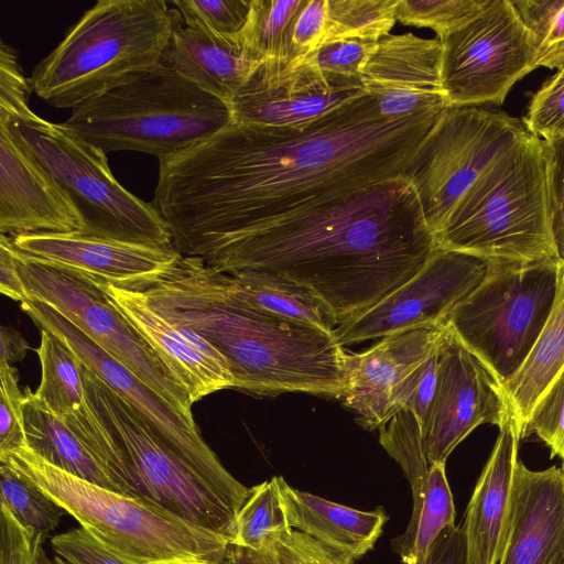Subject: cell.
<instances>
[{
	"label": "cell",
	"instance_id": "53",
	"mask_svg": "<svg viewBox=\"0 0 564 564\" xmlns=\"http://www.w3.org/2000/svg\"><path fill=\"white\" fill-rule=\"evenodd\" d=\"M29 349L28 341L11 326L0 328V364L9 365L22 360Z\"/></svg>",
	"mask_w": 564,
	"mask_h": 564
},
{
	"label": "cell",
	"instance_id": "10",
	"mask_svg": "<svg viewBox=\"0 0 564 564\" xmlns=\"http://www.w3.org/2000/svg\"><path fill=\"white\" fill-rule=\"evenodd\" d=\"M528 132L522 120L478 106L440 112L403 173L434 236L479 175Z\"/></svg>",
	"mask_w": 564,
	"mask_h": 564
},
{
	"label": "cell",
	"instance_id": "20",
	"mask_svg": "<svg viewBox=\"0 0 564 564\" xmlns=\"http://www.w3.org/2000/svg\"><path fill=\"white\" fill-rule=\"evenodd\" d=\"M441 70V41L405 32L379 40L359 76L380 115L400 119L447 107Z\"/></svg>",
	"mask_w": 564,
	"mask_h": 564
},
{
	"label": "cell",
	"instance_id": "2",
	"mask_svg": "<svg viewBox=\"0 0 564 564\" xmlns=\"http://www.w3.org/2000/svg\"><path fill=\"white\" fill-rule=\"evenodd\" d=\"M435 249L416 191L401 174L274 221L203 261L306 288L341 324L410 280Z\"/></svg>",
	"mask_w": 564,
	"mask_h": 564
},
{
	"label": "cell",
	"instance_id": "8",
	"mask_svg": "<svg viewBox=\"0 0 564 564\" xmlns=\"http://www.w3.org/2000/svg\"><path fill=\"white\" fill-rule=\"evenodd\" d=\"M51 174L84 221L83 235L158 247L173 246L153 204L127 191L110 171L106 153L64 123L31 113L7 123Z\"/></svg>",
	"mask_w": 564,
	"mask_h": 564
},
{
	"label": "cell",
	"instance_id": "17",
	"mask_svg": "<svg viewBox=\"0 0 564 564\" xmlns=\"http://www.w3.org/2000/svg\"><path fill=\"white\" fill-rule=\"evenodd\" d=\"M509 419L501 384L448 328L438 349L434 395L422 423L429 463L445 464L476 427L486 423L500 427Z\"/></svg>",
	"mask_w": 564,
	"mask_h": 564
},
{
	"label": "cell",
	"instance_id": "23",
	"mask_svg": "<svg viewBox=\"0 0 564 564\" xmlns=\"http://www.w3.org/2000/svg\"><path fill=\"white\" fill-rule=\"evenodd\" d=\"M447 330L446 324L406 328L381 337L365 351L347 352L341 399L362 427L376 430L388 420L392 389L438 350Z\"/></svg>",
	"mask_w": 564,
	"mask_h": 564
},
{
	"label": "cell",
	"instance_id": "6",
	"mask_svg": "<svg viewBox=\"0 0 564 564\" xmlns=\"http://www.w3.org/2000/svg\"><path fill=\"white\" fill-rule=\"evenodd\" d=\"M232 122L229 106L162 63L72 109L63 122L105 153L173 159Z\"/></svg>",
	"mask_w": 564,
	"mask_h": 564
},
{
	"label": "cell",
	"instance_id": "34",
	"mask_svg": "<svg viewBox=\"0 0 564 564\" xmlns=\"http://www.w3.org/2000/svg\"><path fill=\"white\" fill-rule=\"evenodd\" d=\"M398 2L328 0L326 29L318 48L350 40L378 42L394 26Z\"/></svg>",
	"mask_w": 564,
	"mask_h": 564
},
{
	"label": "cell",
	"instance_id": "30",
	"mask_svg": "<svg viewBox=\"0 0 564 564\" xmlns=\"http://www.w3.org/2000/svg\"><path fill=\"white\" fill-rule=\"evenodd\" d=\"M24 393L23 421L28 446L53 466L120 492L117 484L64 422L37 401L29 388Z\"/></svg>",
	"mask_w": 564,
	"mask_h": 564
},
{
	"label": "cell",
	"instance_id": "26",
	"mask_svg": "<svg viewBox=\"0 0 564 564\" xmlns=\"http://www.w3.org/2000/svg\"><path fill=\"white\" fill-rule=\"evenodd\" d=\"M160 63L228 106L261 65L246 52L240 33L223 36L184 24L172 35Z\"/></svg>",
	"mask_w": 564,
	"mask_h": 564
},
{
	"label": "cell",
	"instance_id": "35",
	"mask_svg": "<svg viewBox=\"0 0 564 564\" xmlns=\"http://www.w3.org/2000/svg\"><path fill=\"white\" fill-rule=\"evenodd\" d=\"M378 430L380 444L401 466L410 482L413 501L417 500L424 492L431 467L420 420L411 411L401 410Z\"/></svg>",
	"mask_w": 564,
	"mask_h": 564
},
{
	"label": "cell",
	"instance_id": "21",
	"mask_svg": "<svg viewBox=\"0 0 564 564\" xmlns=\"http://www.w3.org/2000/svg\"><path fill=\"white\" fill-rule=\"evenodd\" d=\"M84 221L51 174L0 124V232L83 234Z\"/></svg>",
	"mask_w": 564,
	"mask_h": 564
},
{
	"label": "cell",
	"instance_id": "28",
	"mask_svg": "<svg viewBox=\"0 0 564 564\" xmlns=\"http://www.w3.org/2000/svg\"><path fill=\"white\" fill-rule=\"evenodd\" d=\"M563 370L564 265L561 263L551 313L524 362L501 386L509 417L520 440L534 406Z\"/></svg>",
	"mask_w": 564,
	"mask_h": 564
},
{
	"label": "cell",
	"instance_id": "3",
	"mask_svg": "<svg viewBox=\"0 0 564 564\" xmlns=\"http://www.w3.org/2000/svg\"><path fill=\"white\" fill-rule=\"evenodd\" d=\"M143 292L154 311L198 334L226 358L235 388L258 394H345L347 352L333 333L227 295L203 260L181 256Z\"/></svg>",
	"mask_w": 564,
	"mask_h": 564
},
{
	"label": "cell",
	"instance_id": "38",
	"mask_svg": "<svg viewBox=\"0 0 564 564\" xmlns=\"http://www.w3.org/2000/svg\"><path fill=\"white\" fill-rule=\"evenodd\" d=\"M489 0H399L395 18L404 25L427 28L441 40L476 17Z\"/></svg>",
	"mask_w": 564,
	"mask_h": 564
},
{
	"label": "cell",
	"instance_id": "52",
	"mask_svg": "<svg viewBox=\"0 0 564 564\" xmlns=\"http://www.w3.org/2000/svg\"><path fill=\"white\" fill-rule=\"evenodd\" d=\"M0 291L3 295L21 303L30 300L19 272L12 238L0 236Z\"/></svg>",
	"mask_w": 564,
	"mask_h": 564
},
{
	"label": "cell",
	"instance_id": "5",
	"mask_svg": "<svg viewBox=\"0 0 564 564\" xmlns=\"http://www.w3.org/2000/svg\"><path fill=\"white\" fill-rule=\"evenodd\" d=\"M82 528L140 564H224L230 540L193 524L156 503L124 495L64 471L28 445L0 454Z\"/></svg>",
	"mask_w": 564,
	"mask_h": 564
},
{
	"label": "cell",
	"instance_id": "40",
	"mask_svg": "<svg viewBox=\"0 0 564 564\" xmlns=\"http://www.w3.org/2000/svg\"><path fill=\"white\" fill-rule=\"evenodd\" d=\"M522 121L542 140L564 135V66L533 94Z\"/></svg>",
	"mask_w": 564,
	"mask_h": 564
},
{
	"label": "cell",
	"instance_id": "14",
	"mask_svg": "<svg viewBox=\"0 0 564 564\" xmlns=\"http://www.w3.org/2000/svg\"><path fill=\"white\" fill-rule=\"evenodd\" d=\"M440 41L447 106L501 105L512 86L535 69L531 35L510 0H489Z\"/></svg>",
	"mask_w": 564,
	"mask_h": 564
},
{
	"label": "cell",
	"instance_id": "29",
	"mask_svg": "<svg viewBox=\"0 0 564 564\" xmlns=\"http://www.w3.org/2000/svg\"><path fill=\"white\" fill-rule=\"evenodd\" d=\"M206 268L218 289L253 308L302 322L328 333H333L339 325L328 306L306 288L257 273L227 274L207 264Z\"/></svg>",
	"mask_w": 564,
	"mask_h": 564
},
{
	"label": "cell",
	"instance_id": "36",
	"mask_svg": "<svg viewBox=\"0 0 564 564\" xmlns=\"http://www.w3.org/2000/svg\"><path fill=\"white\" fill-rule=\"evenodd\" d=\"M528 29L534 67L564 66V0H510Z\"/></svg>",
	"mask_w": 564,
	"mask_h": 564
},
{
	"label": "cell",
	"instance_id": "1",
	"mask_svg": "<svg viewBox=\"0 0 564 564\" xmlns=\"http://www.w3.org/2000/svg\"><path fill=\"white\" fill-rule=\"evenodd\" d=\"M442 110L388 119L367 94L301 126L231 122L159 162L153 205L177 252L206 260L274 221L403 174Z\"/></svg>",
	"mask_w": 564,
	"mask_h": 564
},
{
	"label": "cell",
	"instance_id": "47",
	"mask_svg": "<svg viewBox=\"0 0 564 564\" xmlns=\"http://www.w3.org/2000/svg\"><path fill=\"white\" fill-rule=\"evenodd\" d=\"M276 564H355V561L321 544L308 535L290 529L268 549Z\"/></svg>",
	"mask_w": 564,
	"mask_h": 564
},
{
	"label": "cell",
	"instance_id": "19",
	"mask_svg": "<svg viewBox=\"0 0 564 564\" xmlns=\"http://www.w3.org/2000/svg\"><path fill=\"white\" fill-rule=\"evenodd\" d=\"M12 243L32 261L142 292L181 257L174 246H149L83 234L20 236L12 238Z\"/></svg>",
	"mask_w": 564,
	"mask_h": 564
},
{
	"label": "cell",
	"instance_id": "44",
	"mask_svg": "<svg viewBox=\"0 0 564 564\" xmlns=\"http://www.w3.org/2000/svg\"><path fill=\"white\" fill-rule=\"evenodd\" d=\"M542 142L551 231L564 265V135Z\"/></svg>",
	"mask_w": 564,
	"mask_h": 564
},
{
	"label": "cell",
	"instance_id": "16",
	"mask_svg": "<svg viewBox=\"0 0 564 564\" xmlns=\"http://www.w3.org/2000/svg\"><path fill=\"white\" fill-rule=\"evenodd\" d=\"M365 95L360 76L325 73L299 57L261 64L238 89L229 108L238 124L294 127Z\"/></svg>",
	"mask_w": 564,
	"mask_h": 564
},
{
	"label": "cell",
	"instance_id": "11",
	"mask_svg": "<svg viewBox=\"0 0 564 564\" xmlns=\"http://www.w3.org/2000/svg\"><path fill=\"white\" fill-rule=\"evenodd\" d=\"M15 256L30 300L52 307L195 423L186 389L93 278L32 261L17 249Z\"/></svg>",
	"mask_w": 564,
	"mask_h": 564
},
{
	"label": "cell",
	"instance_id": "39",
	"mask_svg": "<svg viewBox=\"0 0 564 564\" xmlns=\"http://www.w3.org/2000/svg\"><path fill=\"white\" fill-rule=\"evenodd\" d=\"M172 4L185 26L234 36L248 21L251 0H174Z\"/></svg>",
	"mask_w": 564,
	"mask_h": 564
},
{
	"label": "cell",
	"instance_id": "48",
	"mask_svg": "<svg viewBox=\"0 0 564 564\" xmlns=\"http://www.w3.org/2000/svg\"><path fill=\"white\" fill-rule=\"evenodd\" d=\"M44 540L0 503V564H37Z\"/></svg>",
	"mask_w": 564,
	"mask_h": 564
},
{
	"label": "cell",
	"instance_id": "7",
	"mask_svg": "<svg viewBox=\"0 0 564 564\" xmlns=\"http://www.w3.org/2000/svg\"><path fill=\"white\" fill-rule=\"evenodd\" d=\"M434 238L436 248L487 261L557 258L542 139L528 132L502 152L460 197Z\"/></svg>",
	"mask_w": 564,
	"mask_h": 564
},
{
	"label": "cell",
	"instance_id": "22",
	"mask_svg": "<svg viewBox=\"0 0 564 564\" xmlns=\"http://www.w3.org/2000/svg\"><path fill=\"white\" fill-rule=\"evenodd\" d=\"M95 281L186 389L193 404L216 391L235 388L226 358L198 334L154 311L144 292Z\"/></svg>",
	"mask_w": 564,
	"mask_h": 564
},
{
	"label": "cell",
	"instance_id": "54",
	"mask_svg": "<svg viewBox=\"0 0 564 564\" xmlns=\"http://www.w3.org/2000/svg\"><path fill=\"white\" fill-rule=\"evenodd\" d=\"M224 564H276L269 550L252 551L230 544Z\"/></svg>",
	"mask_w": 564,
	"mask_h": 564
},
{
	"label": "cell",
	"instance_id": "13",
	"mask_svg": "<svg viewBox=\"0 0 564 564\" xmlns=\"http://www.w3.org/2000/svg\"><path fill=\"white\" fill-rule=\"evenodd\" d=\"M21 308L40 329L48 330L61 338L174 454L239 511L250 488L237 480L221 464L204 441L196 423L186 420L48 305L29 300L21 303Z\"/></svg>",
	"mask_w": 564,
	"mask_h": 564
},
{
	"label": "cell",
	"instance_id": "33",
	"mask_svg": "<svg viewBox=\"0 0 564 564\" xmlns=\"http://www.w3.org/2000/svg\"><path fill=\"white\" fill-rule=\"evenodd\" d=\"M290 529L280 496L278 476H273L250 488L236 516L231 544L262 551Z\"/></svg>",
	"mask_w": 564,
	"mask_h": 564
},
{
	"label": "cell",
	"instance_id": "43",
	"mask_svg": "<svg viewBox=\"0 0 564 564\" xmlns=\"http://www.w3.org/2000/svg\"><path fill=\"white\" fill-rule=\"evenodd\" d=\"M24 399L25 393L19 388L15 369L0 364V454L28 445L23 421Z\"/></svg>",
	"mask_w": 564,
	"mask_h": 564
},
{
	"label": "cell",
	"instance_id": "51",
	"mask_svg": "<svg viewBox=\"0 0 564 564\" xmlns=\"http://www.w3.org/2000/svg\"><path fill=\"white\" fill-rule=\"evenodd\" d=\"M417 564H468V551L462 525L445 527Z\"/></svg>",
	"mask_w": 564,
	"mask_h": 564
},
{
	"label": "cell",
	"instance_id": "25",
	"mask_svg": "<svg viewBox=\"0 0 564 564\" xmlns=\"http://www.w3.org/2000/svg\"><path fill=\"white\" fill-rule=\"evenodd\" d=\"M520 437L511 419L499 435L475 486L462 524L468 564H498L508 534Z\"/></svg>",
	"mask_w": 564,
	"mask_h": 564
},
{
	"label": "cell",
	"instance_id": "42",
	"mask_svg": "<svg viewBox=\"0 0 564 564\" xmlns=\"http://www.w3.org/2000/svg\"><path fill=\"white\" fill-rule=\"evenodd\" d=\"M437 362L438 350L392 389L389 398L388 420L397 412L408 410L417 416L421 424L423 423L435 391Z\"/></svg>",
	"mask_w": 564,
	"mask_h": 564
},
{
	"label": "cell",
	"instance_id": "37",
	"mask_svg": "<svg viewBox=\"0 0 564 564\" xmlns=\"http://www.w3.org/2000/svg\"><path fill=\"white\" fill-rule=\"evenodd\" d=\"M3 503L24 527L46 538L59 524L65 511L29 480L0 463Z\"/></svg>",
	"mask_w": 564,
	"mask_h": 564
},
{
	"label": "cell",
	"instance_id": "15",
	"mask_svg": "<svg viewBox=\"0 0 564 564\" xmlns=\"http://www.w3.org/2000/svg\"><path fill=\"white\" fill-rule=\"evenodd\" d=\"M487 270V260L436 248L410 280L366 312L339 324L333 335L344 347L406 328L446 324Z\"/></svg>",
	"mask_w": 564,
	"mask_h": 564
},
{
	"label": "cell",
	"instance_id": "18",
	"mask_svg": "<svg viewBox=\"0 0 564 564\" xmlns=\"http://www.w3.org/2000/svg\"><path fill=\"white\" fill-rule=\"evenodd\" d=\"M36 349L41 381L34 398L52 411L82 442L119 487L121 494L142 498L120 442L90 401L83 380V362L56 335L40 329Z\"/></svg>",
	"mask_w": 564,
	"mask_h": 564
},
{
	"label": "cell",
	"instance_id": "50",
	"mask_svg": "<svg viewBox=\"0 0 564 564\" xmlns=\"http://www.w3.org/2000/svg\"><path fill=\"white\" fill-rule=\"evenodd\" d=\"M328 0H305L290 29V61L316 51L327 22Z\"/></svg>",
	"mask_w": 564,
	"mask_h": 564
},
{
	"label": "cell",
	"instance_id": "4",
	"mask_svg": "<svg viewBox=\"0 0 564 564\" xmlns=\"http://www.w3.org/2000/svg\"><path fill=\"white\" fill-rule=\"evenodd\" d=\"M182 24L164 0H99L33 68L32 88L47 105L74 109L160 64Z\"/></svg>",
	"mask_w": 564,
	"mask_h": 564
},
{
	"label": "cell",
	"instance_id": "55",
	"mask_svg": "<svg viewBox=\"0 0 564 564\" xmlns=\"http://www.w3.org/2000/svg\"><path fill=\"white\" fill-rule=\"evenodd\" d=\"M37 564H69L61 556H55L53 558H50L46 556L43 547L40 550L39 556H37Z\"/></svg>",
	"mask_w": 564,
	"mask_h": 564
},
{
	"label": "cell",
	"instance_id": "31",
	"mask_svg": "<svg viewBox=\"0 0 564 564\" xmlns=\"http://www.w3.org/2000/svg\"><path fill=\"white\" fill-rule=\"evenodd\" d=\"M454 523L455 507L445 464H432L424 492L413 501L406 530L392 541V547L403 564H417L440 532Z\"/></svg>",
	"mask_w": 564,
	"mask_h": 564
},
{
	"label": "cell",
	"instance_id": "12",
	"mask_svg": "<svg viewBox=\"0 0 564 564\" xmlns=\"http://www.w3.org/2000/svg\"><path fill=\"white\" fill-rule=\"evenodd\" d=\"M82 373L90 401L130 460L141 497L189 523L227 536L231 544L237 510L84 364Z\"/></svg>",
	"mask_w": 564,
	"mask_h": 564
},
{
	"label": "cell",
	"instance_id": "27",
	"mask_svg": "<svg viewBox=\"0 0 564 564\" xmlns=\"http://www.w3.org/2000/svg\"><path fill=\"white\" fill-rule=\"evenodd\" d=\"M278 484L290 528L354 561L373 547L388 520L382 508H350L295 489L281 476Z\"/></svg>",
	"mask_w": 564,
	"mask_h": 564
},
{
	"label": "cell",
	"instance_id": "24",
	"mask_svg": "<svg viewBox=\"0 0 564 564\" xmlns=\"http://www.w3.org/2000/svg\"><path fill=\"white\" fill-rule=\"evenodd\" d=\"M498 564H564V467L514 470L507 539Z\"/></svg>",
	"mask_w": 564,
	"mask_h": 564
},
{
	"label": "cell",
	"instance_id": "46",
	"mask_svg": "<svg viewBox=\"0 0 564 564\" xmlns=\"http://www.w3.org/2000/svg\"><path fill=\"white\" fill-rule=\"evenodd\" d=\"M51 544L69 564H140L102 544L82 527L54 535Z\"/></svg>",
	"mask_w": 564,
	"mask_h": 564
},
{
	"label": "cell",
	"instance_id": "41",
	"mask_svg": "<svg viewBox=\"0 0 564 564\" xmlns=\"http://www.w3.org/2000/svg\"><path fill=\"white\" fill-rule=\"evenodd\" d=\"M531 434L538 435L564 467V370L534 406L523 438Z\"/></svg>",
	"mask_w": 564,
	"mask_h": 564
},
{
	"label": "cell",
	"instance_id": "32",
	"mask_svg": "<svg viewBox=\"0 0 564 564\" xmlns=\"http://www.w3.org/2000/svg\"><path fill=\"white\" fill-rule=\"evenodd\" d=\"M304 3L305 0H251L240 37L253 61H290V29Z\"/></svg>",
	"mask_w": 564,
	"mask_h": 564
},
{
	"label": "cell",
	"instance_id": "9",
	"mask_svg": "<svg viewBox=\"0 0 564 564\" xmlns=\"http://www.w3.org/2000/svg\"><path fill=\"white\" fill-rule=\"evenodd\" d=\"M560 260L488 261L479 285L446 325L502 386L521 367L554 303Z\"/></svg>",
	"mask_w": 564,
	"mask_h": 564
},
{
	"label": "cell",
	"instance_id": "49",
	"mask_svg": "<svg viewBox=\"0 0 564 564\" xmlns=\"http://www.w3.org/2000/svg\"><path fill=\"white\" fill-rule=\"evenodd\" d=\"M378 42L341 41L323 46L303 56L321 70L335 75L359 76Z\"/></svg>",
	"mask_w": 564,
	"mask_h": 564
},
{
	"label": "cell",
	"instance_id": "45",
	"mask_svg": "<svg viewBox=\"0 0 564 564\" xmlns=\"http://www.w3.org/2000/svg\"><path fill=\"white\" fill-rule=\"evenodd\" d=\"M31 79H28L20 66L14 48L0 43V123L29 117Z\"/></svg>",
	"mask_w": 564,
	"mask_h": 564
}]
</instances>
